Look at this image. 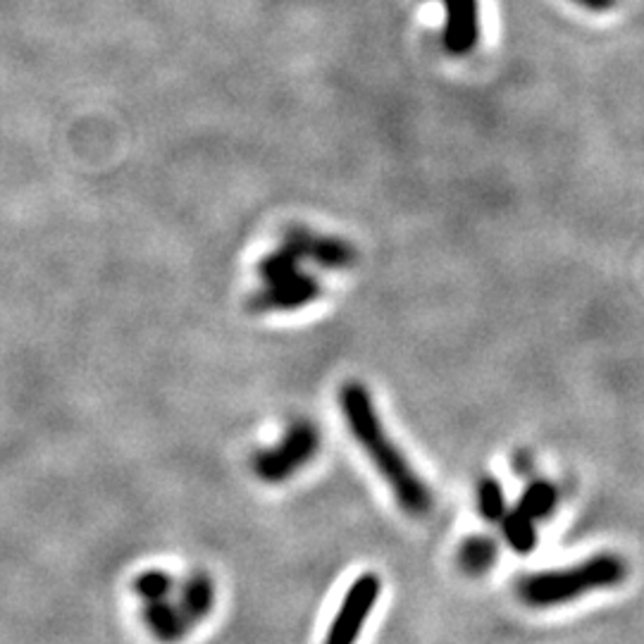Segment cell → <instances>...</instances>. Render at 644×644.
I'll list each match as a JSON object with an SVG mask.
<instances>
[{
  "label": "cell",
  "mask_w": 644,
  "mask_h": 644,
  "mask_svg": "<svg viewBox=\"0 0 644 644\" xmlns=\"http://www.w3.org/2000/svg\"><path fill=\"white\" fill-rule=\"evenodd\" d=\"M339 404L349 432L366 451L386 487L396 497V504L410 515H425L432 509V492L425 480L410 466L402 449L386 434L382 418L372 402L366 384L346 382L339 392Z\"/></svg>",
  "instance_id": "6da1fadb"
},
{
  "label": "cell",
  "mask_w": 644,
  "mask_h": 644,
  "mask_svg": "<svg viewBox=\"0 0 644 644\" xmlns=\"http://www.w3.org/2000/svg\"><path fill=\"white\" fill-rule=\"evenodd\" d=\"M628 575V565L616 553H597L569 569L539 571L521 580L518 597L533 609L563 607L592 592L618 587Z\"/></svg>",
  "instance_id": "7a4b0ae2"
},
{
  "label": "cell",
  "mask_w": 644,
  "mask_h": 644,
  "mask_svg": "<svg viewBox=\"0 0 644 644\" xmlns=\"http://www.w3.org/2000/svg\"><path fill=\"white\" fill-rule=\"evenodd\" d=\"M320 451V430L311 420L294 422L279 444L258 451L251 458V470L265 485H282L303 470Z\"/></svg>",
  "instance_id": "3957f363"
},
{
  "label": "cell",
  "mask_w": 644,
  "mask_h": 644,
  "mask_svg": "<svg viewBox=\"0 0 644 644\" xmlns=\"http://www.w3.org/2000/svg\"><path fill=\"white\" fill-rule=\"evenodd\" d=\"M382 595V580L375 573H363L346 589V595L334 613L322 644H358L360 633L375 611Z\"/></svg>",
  "instance_id": "277c9868"
},
{
  "label": "cell",
  "mask_w": 644,
  "mask_h": 644,
  "mask_svg": "<svg viewBox=\"0 0 644 644\" xmlns=\"http://www.w3.org/2000/svg\"><path fill=\"white\" fill-rule=\"evenodd\" d=\"M285 247H289L301 261H311L327 270H344L356 263V249L349 241L315 235L306 227H289L285 231Z\"/></svg>",
  "instance_id": "5b68a950"
},
{
  "label": "cell",
  "mask_w": 644,
  "mask_h": 644,
  "mask_svg": "<svg viewBox=\"0 0 644 644\" xmlns=\"http://www.w3.org/2000/svg\"><path fill=\"white\" fill-rule=\"evenodd\" d=\"M322 287L318 277L296 273L287 279L265 285V289L255 291L249 299L251 313H282V311H299V308L320 299Z\"/></svg>",
  "instance_id": "8992f818"
},
{
  "label": "cell",
  "mask_w": 644,
  "mask_h": 644,
  "mask_svg": "<svg viewBox=\"0 0 644 644\" xmlns=\"http://www.w3.org/2000/svg\"><path fill=\"white\" fill-rule=\"evenodd\" d=\"M446 22L442 44L449 56H470L480 41V3L478 0H442Z\"/></svg>",
  "instance_id": "52a82bcc"
},
{
  "label": "cell",
  "mask_w": 644,
  "mask_h": 644,
  "mask_svg": "<svg viewBox=\"0 0 644 644\" xmlns=\"http://www.w3.org/2000/svg\"><path fill=\"white\" fill-rule=\"evenodd\" d=\"M172 597L177 601V607L182 609L187 616V621L191 628L201 625L205 618H208L215 609V599H217V589H215V580L211 573L205 571H191L182 583L175 585Z\"/></svg>",
  "instance_id": "ba28073f"
},
{
  "label": "cell",
  "mask_w": 644,
  "mask_h": 644,
  "mask_svg": "<svg viewBox=\"0 0 644 644\" xmlns=\"http://www.w3.org/2000/svg\"><path fill=\"white\" fill-rule=\"evenodd\" d=\"M141 623L146 625L151 637L160 644H179L182 640H187L193 630L182 609L177 607L172 595L158 601H144V609H141Z\"/></svg>",
  "instance_id": "9c48e42d"
},
{
  "label": "cell",
  "mask_w": 644,
  "mask_h": 644,
  "mask_svg": "<svg viewBox=\"0 0 644 644\" xmlns=\"http://www.w3.org/2000/svg\"><path fill=\"white\" fill-rule=\"evenodd\" d=\"M559 504V489L553 487L549 480H535L525 487V492L518 499V506L515 511H521L527 515L530 521H542L549 518Z\"/></svg>",
  "instance_id": "30bf717a"
},
{
  "label": "cell",
  "mask_w": 644,
  "mask_h": 644,
  "mask_svg": "<svg viewBox=\"0 0 644 644\" xmlns=\"http://www.w3.org/2000/svg\"><path fill=\"white\" fill-rule=\"evenodd\" d=\"M458 563L468 575H482L497 563V545L492 537L475 535L458 549Z\"/></svg>",
  "instance_id": "8fae6325"
},
{
  "label": "cell",
  "mask_w": 644,
  "mask_h": 644,
  "mask_svg": "<svg viewBox=\"0 0 644 644\" xmlns=\"http://www.w3.org/2000/svg\"><path fill=\"white\" fill-rule=\"evenodd\" d=\"M499 523H501V533H504L511 549H515L518 553H527L535 549L537 545L535 521H530L527 515L513 509V511H506V515Z\"/></svg>",
  "instance_id": "7c38bea8"
},
{
  "label": "cell",
  "mask_w": 644,
  "mask_h": 644,
  "mask_svg": "<svg viewBox=\"0 0 644 644\" xmlns=\"http://www.w3.org/2000/svg\"><path fill=\"white\" fill-rule=\"evenodd\" d=\"M296 273H301V258L296 255L289 247L282 243V249L267 253L261 263H258V275L265 285H275V282L287 279Z\"/></svg>",
  "instance_id": "4fadbf2b"
},
{
  "label": "cell",
  "mask_w": 644,
  "mask_h": 644,
  "mask_svg": "<svg viewBox=\"0 0 644 644\" xmlns=\"http://www.w3.org/2000/svg\"><path fill=\"white\" fill-rule=\"evenodd\" d=\"M175 577L172 573L167 571H160V569H148V571H141L134 583H132V589L134 595L141 599V604L144 601H158V599H165L170 597L175 592Z\"/></svg>",
  "instance_id": "5bb4252c"
},
{
  "label": "cell",
  "mask_w": 644,
  "mask_h": 644,
  "mask_svg": "<svg viewBox=\"0 0 644 644\" xmlns=\"http://www.w3.org/2000/svg\"><path fill=\"white\" fill-rule=\"evenodd\" d=\"M478 509L489 523H499L506 515V494L497 478H482L478 485Z\"/></svg>",
  "instance_id": "9a60e30c"
},
{
  "label": "cell",
  "mask_w": 644,
  "mask_h": 644,
  "mask_svg": "<svg viewBox=\"0 0 644 644\" xmlns=\"http://www.w3.org/2000/svg\"><path fill=\"white\" fill-rule=\"evenodd\" d=\"M580 8H587L592 12H609L616 8L618 0H575Z\"/></svg>",
  "instance_id": "2e32d148"
}]
</instances>
